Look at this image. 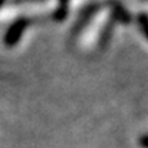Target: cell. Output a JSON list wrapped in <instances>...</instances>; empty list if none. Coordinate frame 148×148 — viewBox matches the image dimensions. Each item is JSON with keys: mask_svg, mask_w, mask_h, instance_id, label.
<instances>
[{"mask_svg": "<svg viewBox=\"0 0 148 148\" xmlns=\"http://www.w3.org/2000/svg\"><path fill=\"white\" fill-rule=\"evenodd\" d=\"M68 3H69V0H59V7L53 13V19L56 22H62V20L66 19V16H68Z\"/></svg>", "mask_w": 148, "mask_h": 148, "instance_id": "277c9868", "label": "cell"}, {"mask_svg": "<svg viewBox=\"0 0 148 148\" xmlns=\"http://www.w3.org/2000/svg\"><path fill=\"white\" fill-rule=\"evenodd\" d=\"M4 1H6V0H0V7H1V6L4 4Z\"/></svg>", "mask_w": 148, "mask_h": 148, "instance_id": "52a82bcc", "label": "cell"}, {"mask_svg": "<svg viewBox=\"0 0 148 148\" xmlns=\"http://www.w3.org/2000/svg\"><path fill=\"white\" fill-rule=\"evenodd\" d=\"M99 9V4H91V6H88L86 9H85V12L82 13V16L79 17V20H78V23L75 25V29H73V33H79L84 27H85V25L92 19V16L97 13V10Z\"/></svg>", "mask_w": 148, "mask_h": 148, "instance_id": "7a4b0ae2", "label": "cell"}, {"mask_svg": "<svg viewBox=\"0 0 148 148\" xmlns=\"http://www.w3.org/2000/svg\"><path fill=\"white\" fill-rule=\"evenodd\" d=\"M27 26H29V20L26 17H20V19L14 20L12 23V26L7 29L6 35H4V45L9 46V48L17 45Z\"/></svg>", "mask_w": 148, "mask_h": 148, "instance_id": "6da1fadb", "label": "cell"}, {"mask_svg": "<svg viewBox=\"0 0 148 148\" xmlns=\"http://www.w3.org/2000/svg\"><path fill=\"white\" fill-rule=\"evenodd\" d=\"M137 20H138V26H140L143 35L147 38V40H148V14L147 13H140Z\"/></svg>", "mask_w": 148, "mask_h": 148, "instance_id": "5b68a950", "label": "cell"}, {"mask_svg": "<svg viewBox=\"0 0 148 148\" xmlns=\"http://www.w3.org/2000/svg\"><path fill=\"white\" fill-rule=\"evenodd\" d=\"M112 20H116V22H121V23H128L131 20V14L121 4H114V7H112Z\"/></svg>", "mask_w": 148, "mask_h": 148, "instance_id": "3957f363", "label": "cell"}, {"mask_svg": "<svg viewBox=\"0 0 148 148\" xmlns=\"http://www.w3.org/2000/svg\"><path fill=\"white\" fill-rule=\"evenodd\" d=\"M138 144H140V147L141 148H148V134H144V135L140 137Z\"/></svg>", "mask_w": 148, "mask_h": 148, "instance_id": "8992f818", "label": "cell"}]
</instances>
